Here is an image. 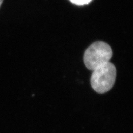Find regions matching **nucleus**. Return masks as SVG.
<instances>
[{
  "label": "nucleus",
  "mask_w": 133,
  "mask_h": 133,
  "mask_svg": "<svg viewBox=\"0 0 133 133\" xmlns=\"http://www.w3.org/2000/svg\"><path fill=\"white\" fill-rule=\"evenodd\" d=\"M116 77L115 65L110 62H107L93 70L90 79L91 87L98 93H105L113 88Z\"/></svg>",
  "instance_id": "f257e3e1"
},
{
  "label": "nucleus",
  "mask_w": 133,
  "mask_h": 133,
  "mask_svg": "<svg viewBox=\"0 0 133 133\" xmlns=\"http://www.w3.org/2000/svg\"><path fill=\"white\" fill-rule=\"evenodd\" d=\"M113 56L110 45L103 41H97L86 49L84 62L86 67L93 70L98 66L109 62Z\"/></svg>",
  "instance_id": "f03ea898"
},
{
  "label": "nucleus",
  "mask_w": 133,
  "mask_h": 133,
  "mask_svg": "<svg viewBox=\"0 0 133 133\" xmlns=\"http://www.w3.org/2000/svg\"><path fill=\"white\" fill-rule=\"evenodd\" d=\"M72 3L77 6H84L88 5L92 0H69Z\"/></svg>",
  "instance_id": "7ed1b4c3"
},
{
  "label": "nucleus",
  "mask_w": 133,
  "mask_h": 133,
  "mask_svg": "<svg viewBox=\"0 0 133 133\" xmlns=\"http://www.w3.org/2000/svg\"><path fill=\"white\" fill-rule=\"evenodd\" d=\"M3 0H0V7H1V6L2 5V3L3 2Z\"/></svg>",
  "instance_id": "20e7f679"
}]
</instances>
